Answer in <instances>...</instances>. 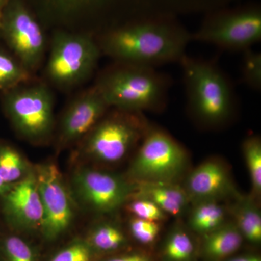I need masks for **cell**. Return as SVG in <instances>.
I'll use <instances>...</instances> for the list:
<instances>
[{
    "mask_svg": "<svg viewBox=\"0 0 261 261\" xmlns=\"http://www.w3.org/2000/svg\"><path fill=\"white\" fill-rule=\"evenodd\" d=\"M192 41L185 29L166 23L142 22L116 29L98 43L115 62L156 68L179 63Z\"/></svg>",
    "mask_w": 261,
    "mask_h": 261,
    "instance_id": "1",
    "label": "cell"
},
{
    "mask_svg": "<svg viewBox=\"0 0 261 261\" xmlns=\"http://www.w3.org/2000/svg\"><path fill=\"white\" fill-rule=\"evenodd\" d=\"M187 109L194 119L206 127L229 121L238 97L229 77L211 61L185 55L179 63Z\"/></svg>",
    "mask_w": 261,
    "mask_h": 261,
    "instance_id": "2",
    "label": "cell"
},
{
    "mask_svg": "<svg viewBox=\"0 0 261 261\" xmlns=\"http://www.w3.org/2000/svg\"><path fill=\"white\" fill-rule=\"evenodd\" d=\"M172 81L155 68L116 62L95 85L111 108L161 112L167 106Z\"/></svg>",
    "mask_w": 261,
    "mask_h": 261,
    "instance_id": "3",
    "label": "cell"
},
{
    "mask_svg": "<svg viewBox=\"0 0 261 261\" xmlns=\"http://www.w3.org/2000/svg\"><path fill=\"white\" fill-rule=\"evenodd\" d=\"M5 116L20 138L35 145L54 137V99L48 86L35 80L1 92Z\"/></svg>",
    "mask_w": 261,
    "mask_h": 261,
    "instance_id": "4",
    "label": "cell"
},
{
    "mask_svg": "<svg viewBox=\"0 0 261 261\" xmlns=\"http://www.w3.org/2000/svg\"><path fill=\"white\" fill-rule=\"evenodd\" d=\"M148 126L143 113L112 108L77 145L79 153L94 162H120L142 141Z\"/></svg>",
    "mask_w": 261,
    "mask_h": 261,
    "instance_id": "5",
    "label": "cell"
},
{
    "mask_svg": "<svg viewBox=\"0 0 261 261\" xmlns=\"http://www.w3.org/2000/svg\"><path fill=\"white\" fill-rule=\"evenodd\" d=\"M187 161L186 149L178 141L166 130L149 125L127 175L136 184H175Z\"/></svg>",
    "mask_w": 261,
    "mask_h": 261,
    "instance_id": "6",
    "label": "cell"
},
{
    "mask_svg": "<svg viewBox=\"0 0 261 261\" xmlns=\"http://www.w3.org/2000/svg\"><path fill=\"white\" fill-rule=\"evenodd\" d=\"M101 54L99 44L90 36L58 33L51 39L46 77L59 88L80 85L93 74Z\"/></svg>",
    "mask_w": 261,
    "mask_h": 261,
    "instance_id": "7",
    "label": "cell"
},
{
    "mask_svg": "<svg viewBox=\"0 0 261 261\" xmlns=\"http://www.w3.org/2000/svg\"><path fill=\"white\" fill-rule=\"evenodd\" d=\"M135 184L118 175L89 167L77 168L70 179L72 198L87 211L115 212L127 203Z\"/></svg>",
    "mask_w": 261,
    "mask_h": 261,
    "instance_id": "8",
    "label": "cell"
},
{
    "mask_svg": "<svg viewBox=\"0 0 261 261\" xmlns=\"http://www.w3.org/2000/svg\"><path fill=\"white\" fill-rule=\"evenodd\" d=\"M34 171L43 209L40 230L47 240H54L73 222V200L56 164L39 163Z\"/></svg>",
    "mask_w": 261,
    "mask_h": 261,
    "instance_id": "9",
    "label": "cell"
},
{
    "mask_svg": "<svg viewBox=\"0 0 261 261\" xmlns=\"http://www.w3.org/2000/svg\"><path fill=\"white\" fill-rule=\"evenodd\" d=\"M0 34L10 53L32 74L39 69L46 51V39L37 20L22 5L3 13Z\"/></svg>",
    "mask_w": 261,
    "mask_h": 261,
    "instance_id": "10",
    "label": "cell"
},
{
    "mask_svg": "<svg viewBox=\"0 0 261 261\" xmlns=\"http://www.w3.org/2000/svg\"><path fill=\"white\" fill-rule=\"evenodd\" d=\"M192 39L224 50L243 53L261 41L260 13L250 9L220 15L192 34Z\"/></svg>",
    "mask_w": 261,
    "mask_h": 261,
    "instance_id": "11",
    "label": "cell"
},
{
    "mask_svg": "<svg viewBox=\"0 0 261 261\" xmlns=\"http://www.w3.org/2000/svg\"><path fill=\"white\" fill-rule=\"evenodd\" d=\"M110 109L95 84L79 94L66 106L56 127L58 149L78 145Z\"/></svg>",
    "mask_w": 261,
    "mask_h": 261,
    "instance_id": "12",
    "label": "cell"
},
{
    "mask_svg": "<svg viewBox=\"0 0 261 261\" xmlns=\"http://www.w3.org/2000/svg\"><path fill=\"white\" fill-rule=\"evenodd\" d=\"M0 197L3 215L10 226L19 231L40 229L43 209L34 167Z\"/></svg>",
    "mask_w": 261,
    "mask_h": 261,
    "instance_id": "13",
    "label": "cell"
},
{
    "mask_svg": "<svg viewBox=\"0 0 261 261\" xmlns=\"http://www.w3.org/2000/svg\"><path fill=\"white\" fill-rule=\"evenodd\" d=\"M186 191L197 202L217 200L233 192L232 180L227 168L216 159L207 160L190 173Z\"/></svg>",
    "mask_w": 261,
    "mask_h": 261,
    "instance_id": "14",
    "label": "cell"
},
{
    "mask_svg": "<svg viewBox=\"0 0 261 261\" xmlns=\"http://www.w3.org/2000/svg\"><path fill=\"white\" fill-rule=\"evenodd\" d=\"M135 184L132 198L152 201L166 214L177 216L188 205L190 197L185 190L176 184Z\"/></svg>",
    "mask_w": 261,
    "mask_h": 261,
    "instance_id": "15",
    "label": "cell"
},
{
    "mask_svg": "<svg viewBox=\"0 0 261 261\" xmlns=\"http://www.w3.org/2000/svg\"><path fill=\"white\" fill-rule=\"evenodd\" d=\"M243 235L234 223L224 224L205 234L203 252L211 260H222L231 256L241 247Z\"/></svg>",
    "mask_w": 261,
    "mask_h": 261,
    "instance_id": "16",
    "label": "cell"
},
{
    "mask_svg": "<svg viewBox=\"0 0 261 261\" xmlns=\"http://www.w3.org/2000/svg\"><path fill=\"white\" fill-rule=\"evenodd\" d=\"M234 224L243 238L252 243L261 241V214L258 206L250 197H241L232 207Z\"/></svg>",
    "mask_w": 261,
    "mask_h": 261,
    "instance_id": "17",
    "label": "cell"
},
{
    "mask_svg": "<svg viewBox=\"0 0 261 261\" xmlns=\"http://www.w3.org/2000/svg\"><path fill=\"white\" fill-rule=\"evenodd\" d=\"M27 158L13 146L0 142V177L13 185L25 178L33 170Z\"/></svg>",
    "mask_w": 261,
    "mask_h": 261,
    "instance_id": "18",
    "label": "cell"
},
{
    "mask_svg": "<svg viewBox=\"0 0 261 261\" xmlns=\"http://www.w3.org/2000/svg\"><path fill=\"white\" fill-rule=\"evenodd\" d=\"M226 216L224 207L217 200L199 201L190 215V227L205 235L225 224Z\"/></svg>",
    "mask_w": 261,
    "mask_h": 261,
    "instance_id": "19",
    "label": "cell"
},
{
    "mask_svg": "<svg viewBox=\"0 0 261 261\" xmlns=\"http://www.w3.org/2000/svg\"><path fill=\"white\" fill-rule=\"evenodd\" d=\"M33 80L34 75L10 51L0 47V92H6Z\"/></svg>",
    "mask_w": 261,
    "mask_h": 261,
    "instance_id": "20",
    "label": "cell"
},
{
    "mask_svg": "<svg viewBox=\"0 0 261 261\" xmlns=\"http://www.w3.org/2000/svg\"><path fill=\"white\" fill-rule=\"evenodd\" d=\"M87 242L94 250L109 252L124 247L127 239L123 231L116 225L102 223L92 228Z\"/></svg>",
    "mask_w": 261,
    "mask_h": 261,
    "instance_id": "21",
    "label": "cell"
},
{
    "mask_svg": "<svg viewBox=\"0 0 261 261\" xmlns=\"http://www.w3.org/2000/svg\"><path fill=\"white\" fill-rule=\"evenodd\" d=\"M195 251V244L190 234L183 228L176 227L168 234L163 253L166 261H192Z\"/></svg>",
    "mask_w": 261,
    "mask_h": 261,
    "instance_id": "22",
    "label": "cell"
},
{
    "mask_svg": "<svg viewBox=\"0 0 261 261\" xmlns=\"http://www.w3.org/2000/svg\"><path fill=\"white\" fill-rule=\"evenodd\" d=\"M244 158L250 175L252 193L256 197L261 193V140L258 136L247 137L242 145Z\"/></svg>",
    "mask_w": 261,
    "mask_h": 261,
    "instance_id": "23",
    "label": "cell"
},
{
    "mask_svg": "<svg viewBox=\"0 0 261 261\" xmlns=\"http://www.w3.org/2000/svg\"><path fill=\"white\" fill-rule=\"evenodd\" d=\"M0 254L5 261H36L32 247L16 235H8L0 240Z\"/></svg>",
    "mask_w": 261,
    "mask_h": 261,
    "instance_id": "24",
    "label": "cell"
},
{
    "mask_svg": "<svg viewBox=\"0 0 261 261\" xmlns=\"http://www.w3.org/2000/svg\"><path fill=\"white\" fill-rule=\"evenodd\" d=\"M241 64L242 81L252 90H261V53L252 49L243 51Z\"/></svg>",
    "mask_w": 261,
    "mask_h": 261,
    "instance_id": "25",
    "label": "cell"
},
{
    "mask_svg": "<svg viewBox=\"0 0 261 261\" xmlns=\"http://www.w3.org/2000/svg\"><path fill=\"white\" fill-rule=\"evenodd\" d=\"M127 202L126 208L134 217L147 221H163L166 214L152 201L144 198H132Z\"/></svg>",
    "mask_w": 261,
    "mask_h": 261,
    "instance_id": "26",
    "label": "cell"
},
{
    "mask_svg": "<svg viewBox=\"0 0 261 261\" xmlns=\"http://www.w3.org/2000/svg\"><path fill=\"white\" fill-rule=\"evenodd\" d=\"M130 232L137 242L143 245L153 243L159 236V222L133 217L129 221Z\"/></svg>",
    "mask_w": 261,
    "mask_h": 261,
    "instance_id": "27",
    "label": "cell"
},
{
    "mask_svg": "<svg viewBox=\"0 0 261 261\" xmlns=\"http://www.w3.org/2000/svg\"><path fill=\"white\" fill-rule=\"evenodd\" d=\"M94 251L87 241L77 240L57 252L50 261H92Z\"/></svg>",
    "mask_w": 261,
    "mask_h": 261,
    "instance_id": "28",
    "label": "cell"
},
{
    "mask_svg": "<svg viewBox=\"0 0 261 261\" xmlns=\"http://www.w3.org/2000/svg\"><path fill=\"white\" fill-rule=\"evenodd\" d=\"M106 261H152L148 255L142 252H135V253L127 254Z\"/></svg>",
    "mask_w": 261,
    "mask_h": 261,
    "instance_id": "29",
    "label": "cell"
},
{
    "mask_svg": "<svg viewBox=\"0 0 261 261\" xmlns=\"http://www.w3.org/2000/svg\"><path fill=\"white\" fill-rule=\"evenodd\" d=\"M226 261H261V258L259 255L250 254V255L232 257V258L228 259Z\"/></svg>",
    "mask_w": 261,
    "mask_h": 261,
    "instance_id": "30",
    "label": "cell"
},
{
    "mask_svg": "<svg viewBox=\"0 0 261 261\" xmlns=\"http://www.w3.org/2000/svg\"><path fill=\"white\" fill-rule=\"evenodd\" d=\"M13 185H8V184L5 183V182L3 181V178L0 177V197H1L2 195H4L5 192L8 191L10 187L13 186Z\"/></svg>",
    "mask_w": 261,
    "mask_h": 261,
    "instance_id": "31",
    "label": "cell"
},
{
    "mask_svg": "<svg viewBox=\"0 0 261 261\" xmlns=\"http://www.w3.org/2000/svg\"><path fill=\"white\" fill-rule=\"evenodd\" d=\"M6 0H0V20H1L2 15H3V10Z\"/></svg>",
    "mask_w": 261,
    "mask_h": 261,
    "instance_id": "32",
    "label": "cell"
},
{
    "mask_svg": "<svg viewBox=\"0 0 261 261\" xmlns=\"http://www.w3.org/2000/svg\"><path fill=\"white\" fill-rule=\"evenodd\" d=\"M0 261H5L4 259H3V257H2L1 254H0Z\"/></svg>",
    "mask_w": 261,
    "mask_h": 261,
    "instance_id": "33",
    "label": "cell"
},
{
    "mask_svg": "<svg viewBox=\"0 0 261 261\" xmlns=\"http://www.w3.org/2000/svg\"><path fill=\"white\" fill-rule=\"evenodd\" d=\"M75 1L82 2L84 1V0H75Z\"/></svg>",
    "mask_w": 261,
    "mask_h": 261,
    "instance_id": "34",
    "label": "cell"
}]
</instances>
